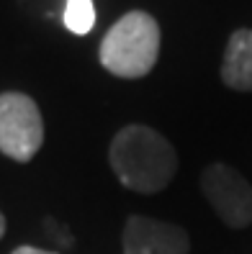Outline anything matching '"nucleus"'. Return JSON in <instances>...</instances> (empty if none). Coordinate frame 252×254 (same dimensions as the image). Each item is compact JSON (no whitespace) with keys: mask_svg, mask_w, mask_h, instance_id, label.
<instances>
[{"mask_svg":"<svg viewBox=\"0 0 252 254\" xmlns=\"http://www.w3.org/2000/svg\"><path fill=\"white\" fill-rule=\"evenodd\" d=\"M65 26L67 31L85 36L93 31L95 26V8H93V0H67L65 5Z\"/></svg>","mask_w":252,"mask_h":254,"instance_id":"0eeeda50","label":"nucleus"},{"mask_svg":"<svg viewBox=\"0 0 252 254\" xmlns=\"http://www.w3.org/2000/svg\"><path fill=\"white\" fill-rule=\"evenodd\" d=\"M108 159L113 175L139 195L165 190L177 175V152L160 131L129 124L111 139Z\"/></svg>","mask_w":252,"mask_h":254,"instance_id":"f257e3e1","label":"nucleus"},{"mask_svg":"<svg viewBox=\"0 0 252 254\" xmlns=\"http://www.w3.org/2000/svg\"><path fill=\"white\" fill-rule=\"evenodd\" d=\"M221 80L232 90L252 93V31L240 28L229 36L224 62H221Z\"/></svg>","mask_w":252,"mask_h":254,"instance_id":"423d86ee","label":"nucleus"},{"mask_svg":"<svg viewBox=\"0 0 252 254\" xmlns=\"http://www.w3.org/2000/svg\"><path fill=\"white\" fill-rule=\"evenodd\" d=\"M160 54V26L144 10H131L108 28L100 44V64L124 80L144 77Z\"/></svg>","mask_w":252,"mask_h":254,"instance_id":"f03ea898","label":"nucleus"},{"mask_svg":"<svg viewBox=\"0 0 252 254\" xmlns=\"http://www.w3.org/2000/svg\"><path fill=\"white\" fill-rule=\"evenodd\" d=\"M13 254H57V252H47V249H36V247H18V249H13Z\"/></svg>","mask_w":252,"mask_h":254,"instance_id":"6e6552de","label":"nucleus"},{"mask_svg":"<svg viewBox=\"0 0 252 254\" xmlns=\"http://www.w3.org/2000/svg\"><path fill=\"white\" fill-rule=\"evenodd\" d=\"M44 144L39 106L23 93L0 95V152L16 162L34 159Z\"/></svg>","mask_w":252,"mask_h":254,"instance_id":"7ed1b4c3","label":"nucleus"},{"mask_svg":"<svg viewBox=\"0 0 252 254\" xmlns=\"http://www.w3.org/2000/svg\"><path fill=\"white\" fill-rule=\"evenodd\" d=\"M124 254H188L190 239L183 226L150 218L131 216L124 223Z\"/></svg>","mask_w":252,"mask_h":254,"instance_id":"39448f33","label":"nucleus"},{"mask_svg":"<svg viewBox=\"0 0 252 254\" xmlns=\"http://www.w3.org/2000/svg\"><path fill=\"white\" fill-rule=\"evenodd\" d=\"M201 192L229 229L252 223V185L227 162H214L201 172Z\"/></svg>","mask_w":252,"mask_h":254,"instance_id":"20e7f679","label":"nucleus"},{"mask_svg":"<svg viewBox=\"0 0 252 254\" xmlns=\"http://www.w3.org/2000/svg\"><path fill=\"white\" fill-rule=\"evenodd\" d=\"M3 234H5V216L0 213V239H3Z\"/></svg>","mask_w":252,"mask_h":254,"instance_id":"1a4fd4ad","label":"nucleus"}]
</instances>
